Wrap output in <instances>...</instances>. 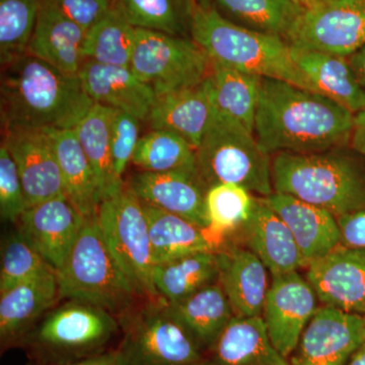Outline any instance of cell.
<instances>
[{
	"label": "cell",
	"instance_id": "6da1fadb",
	"mask_svg": "<svg viewBox=\"0 0 365 365\" xmlns=\"http://www.w3.org/2000/svg\"><path fill=\"white\" fill-rule=\"evenodd\" d=\"M355 115L330 98L279 79L263 78L254 134L271 157L347 145Z\"/></svg>",
	"mask_w": 365,
	"mask_h": 365
},
{
	"label": "cell",
	"instance_id": "7a4b0ae2",
	"mask_svg": "<svg viewBox=\"0 0 365 365\" xmlns=\"http://www.w3.org/2000/svg\"><path fill=\"white\" fill-rule=\"evenodd\" d=\"M93 105L78 76L28 53L1 66L2 130L73 129Z\"/></svg>",
	"mask_w": 365,
	"mask_h": 365
},
{
	"label": "cell",
	"instance_id": "3957f363",
	"mask_svg": "<svg viewBox=\"0 0 365 365\" xmlns=\"http://www.w3.org/2000/svg\"><path fill=\"white\" fill-rule=\"evenodd\" d=\"M272 186L336 218L365 208V158L350 144L311 153L272 155Z\"/></svg>",
	"mask_w": 365,
	"mask_h": 365
},
{
	"label": "cell",
	"instance_id": "277c9868",
	"mask_svg": "<svg viewBox=\"0 0 365 365\" xmlns=\"http://www.w3.org/2000/svg\"><path fill=\"white\" fill-rule=\"evenodd\" d=\"M191 38L212 61L263 78L279 79L317 91L279 36L255 32L223 18L215 7L198 6Z\"/></svg>",
	"mask_w": 365,
	"mask_h": 365
},
{
	"label": "cell",
	"instance_id": "5b68a950",
	"mask_svg": "<svg viewBox=\"0 0 365 365\" xmlns=\"http://www.w3.org/2000/svg\"><path fill=\"white\" fill-rule=\"evenodd\" d=\"M120 336L116 316L86 302L66 299L43 317L20 349L33 364L63 365L114 350L112 343Z\"/></svg>",
	"mask_w": 365,
	"mask_h": 365
},
{
	"label": "cell",
	"instance_id": "8992f818",
	"mask_svg": "<svg viewBox=\"0 0 365 365\" xmlns=\"http://www.w3.org/2000/svg\"><path fill=\"white\" fill-rule=\"evenodd\" d=\"M56 273L61 300L86 302L117 318L143 299L106 244L97 216L86 220Z\"/></svg>",
	"mask_w": 365,
	"mask_h": 365
},
{
	"label": "cell",
	"instance_id": "52a82bcc",
	"mask_svg": "<svg viewBox=\"0 0 365 365\" xmlns=\"http://www.w3.org/2000/svg\"><path fill=\"white\" fill-rule=\"evenodd\" d=\"M196 155L199 177L207 188L235 184L257 197L274 192L272 157L261 148L253 132L215 108Z\"/></svg>",
	"mask_w": 365,
	"mask_h": 365
},
{
	"label": "cell",
	"instance_id": "ba28073f",
	"mask_svg": "<svg viewBox=\"0 0 365 365\" xmlns=\"http://www.w3.org/2000/svg\"><path fill=\"white\" fill-rule=\"evenodd\" d=\"M117 319L118 365H201L203 352L170 316L162 297L141 299Z\"/></svg>",
	"mask_w": 365,
	"mask_h": 365
},
{
	"label": "cell",
	"instance_id": "9c48e42d",
	"mask_svg": "<svg viewBox=\"0 0 365 365\" xmlns=\"http://www.w3.org/2000/svg\"><path fill=\"white\" fill-rule=\"evenodd\" d=\"M97 220L106 244L143 299L160 297L153 284L155 262L143 203L128 187L100 204Z\"/></svg>",
	"mask_w": 365,
	"mask_h": 365
},
{
	"label": "cell",
	"instance_id": "30bf717a",
	"mask_svg": "<svg viewBox=\"0 0 365 365\" xmlns=\"http://www.w3.org/2000/svg\"><path fill=\"white\" fill-rule=\"evenodd\" d=\"M211 60L192 38L136 29L130 68L157 98L201 85Z\"/></svg>",
	"mask_w": 365,
	"mask_h": 365
},
{
	"label": "cell",
	"instance_id": "8fae6325",
	"mask_svg": "<svg viewBox=\"0 0 365 365\" xmlns=\"http://www.w3.org/2000/svg\"><path fill=\"white\" fill-rule=\"evenodd\" d=\"M285 40L297 49L350 56L365 45V0H319Z\"/></svg>",
	"mask_w": 365,
	"mask_h": 365
},
{
	"label": "cell",
	"instance_id": "7c38bea8",
	"mask_svg": "<svg viewBox=\"0 0 365 365\" xmlns=\"http://www.w3.org/2000/svg\"><path fill=\"white\" fill-rule=\"evenodd\" d=\"M311 283L299 271L273 276L262 319L274 347L289 359L318 306Z\"/></svg>",
	"mask_w": 365,
	"mask_h": 365
},
{
	"label": "cell",
	"instance_id": "4fadbf2b",
	"mask_svg": "<svg viewBox=\"0 0 365 365\" xmlns=\"http://www.w3.org/2000/svg\"><path fill=\"white\" fill-rule=\"evenodd\" d=\"M364 342L361 316L322 306L288 359L292 365H346Z\"/></svg>",
	"mask_w": 365,
	"mask_h": 365
},
{
	"label": "cell",
	"instance_id": "5bb4252c",
	"mask_svg": "<svg viewBox=\"0 0 365 365\" xmlns=\"http://www.w3.org/2000/svg\"><path fill=\"white\" fill-rule=\"evenodd\" d=\"M2 143L18 167L28 208L66 196L58 160L47 130L7 129L2 130Z\"/></svg>",
	"mask_w": 365,
	"mask_h": 365
},
{
	"label": "cell",
	"instance_id": "9a60e30c",
	"mask_svg": "<svg viewBox=\"0 0 365 365\" xmlns=\"http://www.w3.org/2000/svg\"><path fill=\"white\" fill-rule=\"evenodd\" d=\"M86 220L66 196H59L26 208L16 225L57 272L73 249Z\"/></svg>",
	"mask_w": 365,
	"mask_h": 365
},
{
	"label": "cell",
	"instance_id": "2e32d148",
	"mask_svg": "<svg viewBox=\"0 0 365 365\" xmlns=\"http://www.w3.org/2000/svg\"><path fill=\"white\" fill-rule=\"evenodd\" d=\"M306 278L323 306L365 316V250L340 245L312 262Z\"/></svg>",
	"mask_w": 365,
	"mask_h": 365
},
{
	"label": "cell",
	"instance_id": "e0dca14e",
	"mask_svg": "<svg viewBox=\"0 0 365 365\" xmlns=\"http://www.w3.org/2000/svg\"><path fill=\"white\" fill-rule=\"evenodd\" d=\"M61 300L55 270L0 294V349L20 348L24 339Z\"/></svg>",
	"mask_w": 365,
	"mask_h": 365
},
{
	"label": "cell",
	"instance_id": "ac0fdd59",
	"mask_svg": "<svg viewBox=\"0 0 365 365\" xmlns=\"http://www.w3.org/2000/svg\"><path fill=\"white\" fill-rule=\"evenodd\" d=\"M126 186L143 203L174 213L207 228L205 195L207 187L199 175L139 170Z\"/></svg>",
	"mask_w": 365,
	"mask_h": 365
},
{
	"label": "cell",
	"instance_id": "d6986e66",
	"mask_svg": "<svg viewBox=\"0 0 365 365\" xmlns=\"http://www.w3.org/2000/svg\"><path fill=\"white\" fill-rule=\"evenodd\" d=\"M78 76L95 104L129 113L141 122H148L157 95L130 67L85 61Z\"/></svg>",
	"mask_w": 365,
	"mask_h": 365
},
{
	"label": "cell",
	"instance_id": "ffe728a7",
	"mask_svg": "<svg viewBox=\"0 0 365 365\" xmlns=\"http://www.w3.org/2000/svg\"><path fill=\"white\" fill-rule=\"evenodd\" d=\"M260 198L289 228L307 266L340 246L337 218L325 209L276 192Z\"/></svg>",
	"mask_w": 365,
	"mask_h": 365
},
{
	"label": "cell",
	"instance_id": "44dd1931",
	"mask_svg": "<svg viewBox=\"0 0 365 365\" xmlns=\"http://www.w3.org/2000/svg\"><path fill=\"white\" fill-rule=\"evenodd\" d=\"M220 283L235 317H262L268 292L267 268L247 247L227 244L217 250Z\"/></svg>",
	"mask_w": 365,
	"mask_h": 365
},
{
	"label": "cell",
	"instance_id": "7402d4cb",
	"mask_svg": "<svg viewBox=\"0 0 365 365\" xmlns=\"http://www.w3.org/2000/svg\"><path fill=\"white\" fill-rule=\"evenodd\" d=\"M235 235H241L272 277L307 267L289 228L260 197L256 196L251 216Z\"/></svg>",
	"mask_w": 365,
	"mask_h": 365
},
{
	"label": "cell",
	"instance_id": "603a6c76",
	"mask_svg": "<svg viewBox=\"0 0 365 365\" xmlns=\"http://www.w3.org/2000/svg\"><path fill=\"white\" fill-rule=\"evenodd\" d=\"M201 365H292L272 344L262 317H234Z\"/></svg>",
	"mask_w": 365,
	"mask_h": 365
},
{
	"label": "cell",
	"instance_id": "cb8c5ba5",
	"mask_svg": "<svg viewBox=\"0 0 365 365\" xmlns=\"http://www.w3.org/2000/svg\"><path fill=\"white\" fill-rule=\"evenodd\" d=\"M86 36L85 29L42 0L26 53L64 73L78 76L85 62Z\"/></svg>",
	"mask_w": 365,
	"mask_h": 365
},
{
	"label": "cell",
	"instance_id": "d4e9b609",
	"mask_svg": "<svg viewBox=\"0 0 365 365\" xmlns=\"http://www.w3.org/2000/svg\"><path fill=\"white\" fill-rule=\"evenodd\" d=\"M213 103L207 78L201 85L157 98L148 123L181 136L198 148L212 117Z\"/></svg>",
	"mask_w": 365,
	"mask_h": 365
},
{
	"label": "cell",
	"instance_id": "484cf974",
	"mask_svg": "<svg viewBox=\"0 0 365 365\" xmlns=\"http://www.w3.org/2000/svg\"><path fill=\"white\" fill-rule=\"evenodd\" d=\"M143 206L155 265L196 252L217 251L225 245V240L182 216L148 204Z\"/></svg>",
	"mask_w": 365,
	"mask_h": 365
},
{
	"label": "cell",
	"instance_id": "4316f807",
	"mask_svg": "<svg viewBox=\"0 0 365 365\" xmlns=\"http://www.w3.org/2000/svg\"><path fill=\"white\" fill-rule=\"evenodd\" d=\"M168 309L203 353L218 339L235 317L220 283L201 288L179 302H168Z\"/></svg>",
	"mask_w": 365,
	"mask_h": 365
},
{
	"label": "cell",
	"instance_id": "83f0119b",
	"mask_svg": "<svg viewBox=\"0 0 365 365\" xmlns=\"http://www.w3.org/2000/svg\"><path fill=\"white\" fill-rule=\"evenodd\" d=\"M290 49L292 59L316 86L318 93L335 101L354 115L365 110V91L357 81L347 57L297 49L292 46Z\"/></svg>",
	"mask_w": 365,
	"mask_h": 365
},
{
	"label": "cell",
	"instance_id": "f1b7e54d",
	"mask_svg": "<svg viewBox=\"0 0 365 365\" xmlns=\"http://www.w3.org/2000/svg\"><path fill=\"white\" fill-rule=\"evenodd\" d=\"M56 153L67 198L86 218H95L102 202L97 180L73 129L47 130Z\"/></svg>",
	"mask_w": 365,
	"mask_h": 365
},
{
	"label": "cell",
	"instance_id": "f546056e",
	"mask_svg": "<svg viewBox=\"0 0 365 365\" xmlns=\"http://www.w3.org/2000/svg\"><path fill=\"white\" fill-rule=\"evenodd\" d=\"M112 113V108L95 104L73 128L95 174L102 201L126 186V182L117 176L113 163Z\"/></svg>",
	"mask_w": 365,
	"mask_h": 365
},
{
	"label": "cell",
	"instance_id": "4dcf8cb0",
	"mask_svg": "<svg viewBox=\"0 0 365 365\" xmlns=\"http://www.w3.org/2000/svg\"><path fill=\"white\" fill-rule=\"evenodd\" d=\"M262 81L256 74L211 60L207 83L213 106L253 133Z\"/></svg>",
	"mask_w": 365,
	"mask_h": 365
},
{
	"label": "cell",
	"instance_id": "1f68e13d",
	"mask_svg": "<svg viewBox=\"0 0 365 365\" xmlns=\"http://www.w3.org/2000/svg\"><path fill=\"white\" fill-rule=\"evenodd\" d=\"M153 284L160 297L168 302L186 299L201 288L218 283L217 251H201L157 264Z\"/></svg>",
	"mask_w": 365,
	"mask_h": 365
},
{
	"label": "cell",
	"instance_id": "d6a6232c",
	"mask_svg": "<svg viewBox=\"0 0 365 365\" xmlns=\"http://www.w3.org/2000/svg\"><path fill=\"white\" fill-rule=\"evenodd\" d=\"M211 6L235 25L284 40L304 11L292 0H211Z\"/></svg>",
	"mask_w": 365,
	"mask_h": 365
},
{
	"label": "cell",
	"instance_id": "836d02e7",
	"mask_svg": "<svg viewBox=\"0 0 365 365\" xmlns=\"http://www.w3.org/2000/svg\"><path fill=\"white\" fill-rule=\"evenodd\" d=\"M115 6L134 28L191 38L196 0H115Z\"/></svg>",
	"mask_w": 365,
	"mask_h": 365
},
{
	"label": "cell",
	"instance_id": "e575fe53",
	"mask_svg": "<svg viewBox=\"0 0 365 365\" xmlns=\"http://www.w3.org/2000/svg\"><path fill=\"white\" fill-rule=\"evenodd\" d=\"M136 41V28L116 6L86 32L85 61L104 66L130 67Z\"/></svg>",
	"mask_w": 365,
	"mask_h": 365
},
{
	"label": "cell",
	"instance_id": "d590c367",
	"mask_svg": "<svg viewBox=\"0 0 365 365\" xmlns=\"http://www.w3.org/2000/svg\"><path fill=\"white\" fill-rule=\"evenodd\" d=\"M132 165L151 173L198 175L196 148L173 132L151 129L139 139Z\"/></svg>",
	"mask_w": 365,
	"mask_h": 365
},
{
	"label": "cell",
	"instance_id": "8d00e7d4",
	"mask_svg": "<svg viewBox=\"0 0 365 365\" xmlns=\"http://www.w3.org/2000/svg\"><path fill=\"white\" fill-rule=\"evenodd\" d=\"M256 196L235 184L209 187L205 195L208 230L220 239L235 235L253 211Z\"/></svg>",
	"mask_w": 365,
	"mask_h": 365
},
{
	"label": "cell",
	"instance_id": "74e56055",
	"mask_svg": "<svg viewBox=\"0 0 365 365\" xmlns=\"http://www.w3.org/2000/svg\"><path fill=\"white\" fill-rule=\"evenodd\" d=\"M42 0H0V62L26 54Z\"/></svg>",
	"mask_w": 365,
	"mask_h": 365
},
{
	"label": "cell",
	"instance_id": "f35d334b",
	"mask_svg": "<svg viewBox=\"0 0 365 365\" xmlns=\"http://www.w3.org/2000/svg\"><path fill=\"white\" fill-rule=\"evenodd\" d=\"M54 270L16 228L1 246L0 294L21 282Z\"/></svg>",
	"mask_w": 365,
	"mask_h": 365
},
{
	"label": "cell",
	"instance_id": "ab89813d",
	"mask_svg": "<svg viewBox=\"0 0 365 365\" xmlns=\"http://www.w3.org/2000/svg\"><path fill=\"white\" fill-rule=\"evenodd\" d=\"M28 208L18 167L4 143L0 146V216L6 222H19Z\"/></svg>",
	"mask_w": 365,
	"mask_h": 365
},
{
	"label": "cell",
	"instance_id": "60d3db41",
	"mask_svg": "<svg viewBox=\"0 0 365 365\" xmlns=\"http://www.w3.org/2000/svg\"><path fill=\"white\" fill-rule=\"evenodd\" d=\"M141 121L120 110L113 109L111 145L113 163L117 176L124 180L125 172L132 162L139 143Z\"/></svg>",
	"mask_w": 365,
	"mask_h": 365
},
{
	"label": "cell",
	"instance_id": "b9f144b4",
	"mask_svg": "<svg viewBox=\"0 0 365 365\" xmlns=\"http://www.w3.org/2000/svg\"><path fill=\"white\" fill-rule=\"evenodd\" d=\"M60 13L78 24L86 32L104 18L115 4V0H44Z\"/></svg>",
	"mask_w": 365,
	"mask_h": 365
},
{
	"label": "cell",
	"instance_id": "7bdbcfd3",
	"mask_svg": "<svg viewBox=\"0 0 365 365\" xmlns=\"http://www.w3.org/2000/svg\"><path fill=\"white\" fill-rule=\"evenodd\" d=\"M341 246L365 250V208L337 218Z\"/></svg>",
	"mask_w": 365,
	"mask_h": 365
},
{
	"label": "cell",
	"instance_id": "ee69618b",
	"mask_svg": "<svg viewBox=\"0 0 365 365\" xmlns=\"http://www.w3.org/2000/svg\"><path fill=\"white\" fill-rule=\"evenodd\" d=\"M349 144L365 158V110L355 114L354 126Z\"/></svg>",
	"mask_w": 365,
	"mask_h": 365
},
{
	"label": "cell",
	"instance_id": "f6af8a7d",
	"mask_svg": "<svg viewBox=\"0 0 365 365\" xmlns=\"http://www.w3.org/2000/svg\"><path fill=\"white\" fill-rule=\"evenodd\" d=\"M350 66H351L357 81H359L362 90L365 91V45L359 50L347 57Z\"/></svg>",
	"mask_w": 365,
	"mask_h": 365
},
{
	"label": "cell",
	"instance_id": "bcb514c9",
	"mask_svg": "<svg viewBox=\"0 0 365 365\" xmlns=\"http://www.w3.org/2000/svg\"><path fill=\"white\" fill-rule=\"evenodd\" d=\"M26 365H39L29 361ZM63 365H118L116 352L114 350L103 353L98 356L91 357V359L81 360V361L72 362V364Z\"/></svg>",
	"mask_w": 365,
	"mask_h": 365
},
{
	"label": "cell",
	"instance_id": "7dc6e473",
	"mask_svg": "<svg viewBox=\"0 0 365 365\" xmlns=\"http://www.w3.org/2000/svg\"><path fill=\"white\" fill-rule=\"evenodd\" d=\"M346 365H365V342L353 353Z\"/></svg>",
	"mask_w": 365,
	"mask_h": 365
},
{
	"label": "cell",
	"instance_id": "c3c4849f",
	"mask_svg": "<svg viewBox=\"0 0 365 365\" xmlns=\"http://www.w3.org/2000/svg\"><path fill=\"white\" fill-rule=\"evenodd\" d=\"M292 1L294 2L297 6L302 7L304 9H307L314 6L319 0H292Z\"/></svg>",
	"mask_w": 365,
	"mask_h": 365
},
{
	"label": "cell",
	"instance_id": "681fc988",
	"mask_svg": "<svg viewBox=\"0 0 365 365\" xmlns=\"http://www.w3.org/2000/svg\"><path fill=\"white\" fill-rule=\"evenodd\" d=\"M199 6L209 7L211 6V0H196Z\"/></svg>",
	"mask_w": 365,
	"mask_h": 365
},
{
	"label": "cell",
	"instance_id": "f907efd6",
	"mask_svg": "<svg viewBox=\"0 0 365 365\" xmlns=\"http://www.w3.org/2000/svg\"><path fill=\"white\" fill-rule=\"evenodd\" d=\"M362 318H364V324H365V316L362 317Z\"/></svg>",
	"mask_w": 365,
	"mask_h": 365
}]
</instances>
